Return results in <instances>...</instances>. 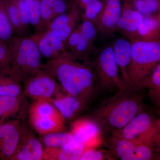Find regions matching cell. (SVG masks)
<instances>
[{
  "mask_svg": "<svg viewBox=\"0 0 160 160\" xmlns=\"http://www.w3.org/2000/svg\"><path fill=\"white\" fill-rule=\"evenodd\" d=\"M78 58L67 51L43 64L42 68L54 77L64 93L88 104L97 96L100 87L94 68L78 62Z\"/></svg>",
  "mask_w": 160,
  "mask_h": 160,
  "instance_id": "6da1fadb",
  "label": "cell"
},
{
  "mask_svg": "<svg viewBox=\"0 0 160 160\" xmlns=\"http://www.w3.org/2000/svg\"><path fill=\"white\" fill-rule=\"evenodd\" d=\"M140 92L129 89L118 90L100 106L89 119L97 124L101 132L112 133L118 131L144 111V97Z\"/></svg>",
  "mask_w": 160,
  "mask_h": 160,
  "instance_id": "7a4b0ae2",
  "label": "cell"
},
{
  "mask_svg": "<svg viewBox=\"0 0 160 160\" xmlns=\"http://www.w3.org/2000/svg\"><path fill=\"white\" fill-rule=\"evenodd\" d=\"M131 61L128 69V88L134 91L145 89L146 82L160 63V41L144 42L130 41Z\"/></svg>",
  "mask_w": 160,
  "mask_h": 160,
  "instance_id": "3957f363",
  "label": "cell"
},
{
  "mask_svg": "<svg viewBox=\"0 0 160 160\" xmlns=\"http://www.w3.org/2000/svg\"><path fill=\"white\" fill-rule=\"evenodd\" d=\"M11 69L22 84L42 69V55L30 37L12 36L8 42Z\"/></svg>",
  "mask_w": 160,
  "mask_h": 160,
  "instance_id": "277c9868",
  "label": "cell"
},
{
  "mask_svg": "<svg viewBox=\"0 0 160 160\" xmlns=\"http://www.w3.org/2000/svg\"><path fill=\"white\" fill-rule=\"evenodd\" d=\"M29 116L32 127L40 135L65 129L66 120L48 100L34 101L29 107Z\"/></svg>",
  "mask_w": 160,
  "mask_h": 160,
  "instance_id": "5b68a950",
  "label": "cell"
},
{
  "mask_svg": "<svg viewBox=\"0 0 160 160\" xmlns=\"http://www.w3.org/2000/svg\"><path fill=\"white\" fill-rule=\"evenodd\" d=\"M94 69L100 89L111 92L128 89L120 76L112 46H106L100 51L94 62Z\"/></svg>",
  "mask_w": 160,
  "mask_h": 160,
  "instance_id": "8992f818",
  "label": "cell"
},
{
  "mask_svg": "<svg viewBox=\"0 0 160 160\" xmlns=\"http://www.w3.org/2000/svg\"><path fill=\"white\" fill-rule=\"evenodd\" d=\"M160 131L159 120L144 111L137 115L128 124L112 135L131 141L134 144L144 143Z\"/></svg>",
  "mask_w": 160,
  "mask_h": 160,
  "instance_id": "52a82bcc",
  "label": "cell"
},
{
  "mask_svg": "<svg viewBox=\"0 0 160 160\" xmlns=\"http://www.w3.org/2000/svg\"><path fill=\"white\" fill-rule=\"evenodd\" d=\"M25 96L33 100L52 99L62 91L58 81L52 75L45 69H39L22 83Z\"/></svg>",
  "mask_w": 160,
  "mask_h": 160,
  "instance_id": "ba28073f",
  "label": "cell"
},
{
  "mask_svg": "<svg viewBox=\"0 0 160 160\" xmlns=\"http://www.w3.org/2000/svg\"><path fill=\"white\" fill-rule=\"evenodd\" d=\"M103 7L94 24L98 33L104 38L112 35L122 12L123 0H102Z\"/></svg>",
  "mask_w": 160,
  "mask_h": 160,
  "instance_id": "9c48e42d",
  "label": "cell"
},
{
  "mask_svg": "<svg viewBox=\"0 0 160 160\" xmlns=\"http://www.w3.org/2000/svg\"><path fill=\"white\" fill-rule=\"evenodd\" d=\"M81 10L74 0L70 9L53 19L46 29L51 30L65 45L67 38L82 20Z\"/></svg>",
  "mask_w": 160,
  "mask_h": 160,
  "instance_id": "30bf717a",
  "label": "cell"
},
{
  "mask_svg": "<svg viewBox=\"0 0 160 160\" xmlns=\"http://www.w3.org/2000/svg\"><path fill=\"white\" fill-rule=\"evenodd\" d=\"M44 149L40 139L23 125L18 146L11 160H43Z\"/></svg>",
  "mask_w": 160,
  "mask_h": 160,
  "instance_id": "8fae6325",
  "label": "cell"
},
{
  "mask_svg": "<svg viewBox=\"0 0 160 160\" xmlns=\"http://www.w3.org/2000/svg\"><path fill=\"white\" fill-rule=\"evenodd\" d=\"M30 37L37 45L42 56L49 61L68 51L65 44L49 29L36 32Z\"/></svg>",
  "mask_w": 160,
  "mask_h": 160,
  "instance_id": "7c38bea8",
  "label": "cell"
},
{
  "mask_svg": "<svg viewBox=\"0 0 160 160\" xmlns=\"http://www.w3.org/2000/svg\"><path fill=\"white\" fill-rule=\"evenodd\" d=\"M143 17L144 16L136 10L128 1L123 0L122 12L116 32L129 41L134 39Z\"/></svg>",
  "mask_w": 160,
  "mask_h": 160,
  "instance_id": "4fadbf2b",
  "label": "cell"
},
{
  "mask_svg": "<svg viewBox=\"0 0 160 160\" xmlns=\"http://www.w3.org/2000/svg\"><path fill=\"white\" fill-rule=\"evenodd\" d=\"M73 139L87 147H94L100 141L99 127L89 118L79 119L72 125L71 131Z\"/></svg>",
  "mask_w": 160,
  "mask_h": 160,
  "instance_id": "5bb4252c",
  "label": "cell"
},
{
  "mask_svg": "<svg viewBox=\"0 0 160 160\" xmlns=\"http://www.w3.org/2000/svg\"><path fill=\"white\" fill-rule=\"evenodd\" d=\"M73 2L74 0H41L40 21L36 32L46 30L53 19L70 9Z\"/></svg>",
  "mask_w": 160,
  "mask_h": 160,
  "instance_id": "9a60e30c",
  "label": "cell"
},
{
  "mask_svg": "<svg viewBox=\"0 0 160 160\" xmlns=\"http://www.w3.org/2000/svg\"><path fill=\"white\" fill-rule=\"evenodd\" d=\"M65 120H71L79 114L88 104L79 98L60 92L49 101Z\"/></svg>",
  "mask_w": 160,
  "mask_h": 160,
  "instance_id": "2e32d148",
  "label": "cell"
},
{
  "mask_svg": "<svg viewBox=\"0 0 160 160\" xmlns=\"http://www.w3.org/2000/svg\"><path fill=\"white\" fill-rule=\"evenodd\" d=\"M81 38L74 50L69 52L78 58L88 56L95 49V40L98 34L94 23L88 21H83L78 25Z\"/></svg>",
  "mask_w": 160,
  "mask_h": 160,
  "instance_id": "e0dca14e",
  "label": "cell"
},
{
  "mask_svg": "<svg viewBox=\"0 0 160 160\" xmlns=\"http://www.w3.org/2000/svg\"><path fill=\"white\" fill-rule=\"evenodd\" d=\"M112 47L120 76L128 88V69L131 61V42L125 38H120L115 41Z\"/></svg>",
  "mask_w": 160,
  "mask_h": 160,
  "instance_id": "ac0fdd59",
  "label": "cell"
},
{
  "mask_svg": "<svg viewBox=\"0 0 160 160\" xmlns=\"http://www.w3.org/2000/svg\"><path fill=\"white\" fill-rule=\"evenodd\" d=\"M85 148L73 139L62 148L45 147L43 160H79Z\"/></svg>",
  "mask_w": 160,
  "mask_h": 160,
  "instance_id": "d6986e66",
  "label": "cell"
},
{
  "mask_svg": "<svg viewBox=\"0 0 160 160\" xmlns=\"http://www.w3.org/2000/svg\"><path fill=\"white\" fill-rule=\"evenodd\" d=\"M25 96H0V123L13 117H22L27 108Z\"/></svg>",
  "mask_w": 160,
  "mask_h": 160,
  "instance_id": "ffe728a7",
  "label": "cell"
},
{
  "mask_svg": "<svg viewBox=\"0 0 160 160\" xmlns=\"http://www.w3.org/2000/svg\"><path fill=\"white\" fill-rule=\"evenodd\" d=\"M160 38V12L144 16L136 33L134 39L144 42L159 41Z\"/></svg>",
  "mask_w": 160,
  "mask_h": 160,
  "instance_id": "44dd1931",
  "label": "cell"
},
{
  "mask_svg": "<svg viewBox=\"0 0 160 160\" xmlns=\"http://www.w3.org/2000/svg\"><path fill=\"white\" fill-rule=\"evenodd\" d=\"M22 126L18 120H12L10 129L0 146V160H12L18 146Z\"/></svg>",
  "mask_w": 160,
  "mask_h": 160,
  "instance_id": "7402d4cb",
  "label": "cell"
},
{
  "mask_svg": "<svg viewBox=\"0 0 160 160\" xmlns=\"http://www.w3.org/2000/svg\"><path fill=\"white\" fill-rule=\"evenodd\" d=\"M25 96L22 86L11 69L0 71V96Z\"/></svg>",
  "mask_w": 160,
  "mask_h": 160,
  "instance_id": "603a6c76",
  "label": "cell"
},
{
  "mask_svg": "<svg viewBox=\"0 0 160 160\" xmlns=\"http://www.w3.org/2000/svg\"><path fill=\"white\" fill-rule=\"evenodd\" d=\"M109 140L112 152L122 160H136L135 144L129 140L112 135Z\"/></svg>",
  "mask_w": 160,
  "mask_h": 160,
  "instance_id": "cb8c5ba5",
  "label": "cell"
},
{
  "mask_svg": "<svg viewBox=\"0 0 160 160\" xmlns=\"http://www.w3.org/2000/svg\"><path fill=\"white\" fill-rule=\"evenodd\" d=\"M7 14L12 26L13 32L17 33V35L21 36H27L28 31L23 26L21 22L19 12L12 0H3Z\"/></svg>",
  "mask_w": 160,
  "mask_h": 160,
  "instance_id": "d4e9b609",
  "label": "cell"
},
{
  "mask_svg": "<svg viewBox=\"0 0 160 160\" xmlns=\"http://www.w3.org/2000/svg\"><path fill=\"white\" fill-rule=\"evenodd\" d=\"M149 90V96L153 104L158 107L160 105V63L152 72L146 82L145 89Z\"/></svg>",
  "mask_w": 160,
  "mask_h": 160,
  "instance_id": "484cf974",
  "label": "cell"
},
{
  "mask_svg": "<svg viewBox=\"0 0 160 160\" xmlns=\"http://www.w3.org/2000/svg\"><path fill=\"white\" fill-rule=\"evenodd\" d=\"M40 141L45 147L62 148L73 139L70 132H56L42 135Z\"/></svg>",
  "mask_w": 160,
  "mask_h": 160,
  "instance_id": "4316f807",
  "label": "cell"
},
{
  "mask_svg": "<svg viewBox=\"0 0 160 160\" xmlns=\"http://www.w3.org/2000/svg\"><path fill=\"white\" fill-rule=\"evenodd\" d=\"M13 32L12 26L3 0H0V40L8 43Z\"/></svg>",
  "mask_w": 160,
  "mask_h": 160,
  "instance_id": "83f0119b",
  "label": "cell"
},
{
  "mask_svg": "<svg viewBox=\"0 0 160 160\" xmlns=\"http://www.w3.org/2000/svg\"><path fill=\"white\" fill-rule=\"evenodd\" d=\"M143 16L160 12V0H127Z\"/></svg>",
  "mask_w": 160,
  "mask_h": 160,
  "instance_id": "f1b7e54d",
  "label": "cell"
},
{
  "mask_svg": "<svg viewBox=\"0 0 160 160\" xmlns=\"http://www.w3.org/2000/svg\"><path fill=\"white\" fill-rule=\"evenodd\" d=\"M103 7L102 0H93L88 4L82 13V20L94 23L99 15Z\"/></svg>",
  "mask_w": 160,
  "mask_h": 160,
  "instance_id": "f546056e",
  "label": "cell"
},
{
  "mask_svg": "<svg viewBox=\"0 0 160 160\" xmlns=\"http://www.w3.org/2000/svg\"><path fill=\"white\" fill-rule=\"evenodd\" d=\"M29 12L30 24L37 30L40 21L41 0H24Z\"/></svg>",
  "mask_w": 160,
  "mask_h": 160,
  "instance_id": "4dcf8cb0",
  "label": "cell"
},
{
  "mask_svg": "<svg viewBox=\"0 0 160 160\" xmlns=\"http://www.w3.org/2000/svg\"><path fill=\"white\" fill-rule=\"evenodd\" d=\"M158 148L148 144L135 145L136 160H149L156 158V151Z\"/></svg>",
  "mask_w": 160,
  "mask_h": 160,
  "instance_id": "1f68e13d",
  "label": "cell"
},
{
  "mask_svg": "<svg viewBox=\"0 0 160 160\" xmlns=\"http://www.w3.org/2000/svg\"><path fill=\"white\" fill-rule=\"evenodd\" d=\"M11 53L9 46L0 40V71L11 69Z\"/></svg>",
  "mask_w": 160,
  "mask_h": 160,
  "instance_id": "d6a6232c",
  "label": "cell"
},
{
  "mask_svg": "<svg viewBox=\"0 0 160 160\" xmlns=\"http://www.w3.org/2000/svg\"><path fill=\"white\" fill-rule=\"evenodd\" d=\"M108 156L107 153L102 150L92 147H87L85 148L79 160H102L111 158Z\"/></svg>",
  "mask_w": 160,
  "mask_h": 160,
  "instance_id": "836d02e7",
  "label": "cell"
},
{
  "mask_svg": "<svg viewBox=\"0 0 160 160\" xmlns=\"http://www.w3.org/2000/svg\"><path fill=\"white\" fill-rule=\"evenodd\" d=\"M17 6L20 13L22 24L27 30H29L30 24L29 12L24 0H12Z\"/></svg>",
  "mask_w": 160,
  "mask_h": 160,
  "instance_id": "e575fe53",
  "label": "cell"
},
{
  "mask_svg": "<svg viewBox=\"0 0 160 160\" xmlns=\"http://www.w3.org/2000/svg\"><path fill=\"white\" fill-rule=\"evenodd\" d=\"M81 32L78 25L76 28L71 32L66 41L65 46L67 51L71 52L77 46L81 38Z\"/></svg>",
  "mask_w": 160,
  "mask_h": 160,
  "instance_id": "d590c367",
  "label": "cell"
},
{
  "mask_svg": "<svg viewBox=\"0 0 160 160\" xmlns=\"http://www.w3.org/2000/svg\"><path fill=\"white\" fill-rule=\"evenodd\" d=\"M75 1L77 3L80 9L82 10V9H84L86 6L92 2L93 0H75Z\"/></svg>",
  "mask_w": 160,
  "mask_h": 160,
  "instance_id": "8d00e7d4",
  "label": "cell"
}]
</instances>
